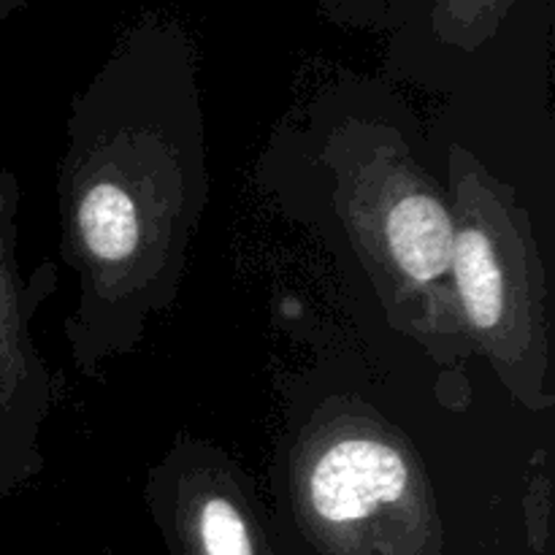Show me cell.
Segmentation results:
<instances>
[{"label":"cell","instance_id":"5","mask_svg":"<svg viewBox=\"0 0 555 555\" xmlns=\"http://www.w3.org/2000/svg\"><path fill=\"white\" fill-rule=\"evenodd\" d=\"M20 182L0 168V499L43 472L41 431L57 379L33 339V318L57 287V263L22 276L16 258Z\"/></svg>","mask_w":555,"mask_h":555},{"label":"cell","instance_id":"4","mask_svg":"<svg viewBox=\"0 0 555 555\" xmlns=\"http://www.w3.org/2000/svg\"><path fill=\"white\" fill-rule=\"evenodd\" d=\"M304 524L345 555L401 553L437 531L428 472L410 439L377 410L331 399L291 455Z\"/></svg>","mask_w":555,"mask_h":555},{"label":"cell","instance_id":"1","mask_svg":"<svg viewBox=\"0 0 555 555\" xmlns=\"http://www.w3.org/2000/svg\"><path fill=\"white\" fill-rule=\"evenodd\" d=\"M60 160V260L76 280L70 361L98 377L171 309L209 204V144L193 90L106 85L76 101Z\"/></svg>","mask_w":555,"mask_h":555},{"label":"cell","instance_id":"6","mask_svg":"<svg viewBox=\"0 0 555 555\" xmlns=\"http://www.w3.org/2000/svg\"><path fill=\"white\" fill-rule=\"evenodd\" d=\"M249 486L225 450L182 439L152 469L146 493L195 555H258Z\"/></svg>","mask_w":555,"mask_h":555},{"label":"cell","instance_id":"3","mask_svg":"<svg viewBox=\"0 0 555 555\" xmlns=\"http://www.w3.org/2000/svg\"><path fill=\"white\" fill-rule=\"evenodd\" d=\"M448 179L453 287L472 352L491 363L524 410H551L545 266L531 215L461 144L450 146Z\"/></svg>","mask_w":555,"mask_h":555},{"label":"cell","instance_id":"2","mask_svg":"<svg viewBox=\"0 0 555 555\" xmlns=\"http://www.w3.org/2000/svg\"><path fill=\"white\" fill-rule=\"evenodd\" d=\"M388 323L450 366L472 356L453 287V215L437 179L385 122L347 119L320 155Z\"/></svg>","mask_w":555,"mask_h":555}]
</instances>
